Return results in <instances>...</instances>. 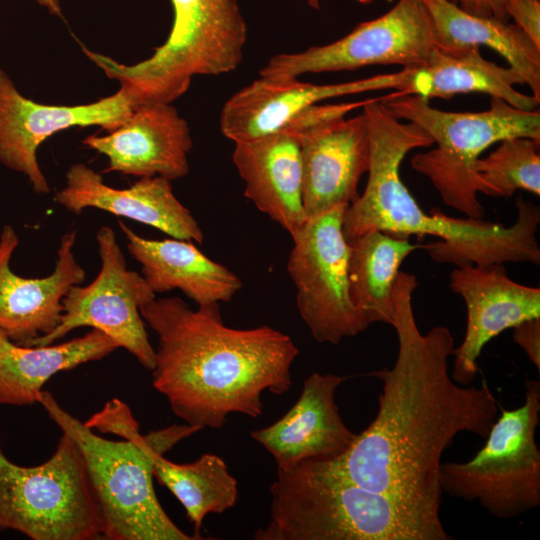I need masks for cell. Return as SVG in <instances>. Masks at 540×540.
<instances>
[{
	"instance_id": "obj_9",
	"label": "cell",
	"mask_w": 540,
	"mask_h": 540,
	"mask_svg": "<svg viewBox=\"0 0 540 540\" xmlns=\"http://www.w3.org/2000/svg\"><path fill=\"white\" fill-rule=\"evenodd\" d=\"M524 403L500 408L484 446L468 461L441 464L443 493L476 501L499 519H513L540 506V382L524 383Z\"/></svg>"
},
{
	"instance_id": "obj_28",
	"label": "cell",
	"mask_w": 540,
	"mask_h": 540,
	"mask_svg": "<svg viewBox=\"0 0 540 540\" xmlns=\"http://www.w3.org/2000/svg\"><path fill=\"white\" fill-rule=\"evenodd\" d=\"M499 143L474 166L483 194L506 198L517 190H525L539 196L540 141L519 136Z\"/></svg>"
},
{
	"instance_id": "obj_16",
	"label": "cell",
	"mask_w": 540,
	"mask_h": 540,
	"mask_svg": "<svg viewBox=\"0 0 540 540\" xmlns=\"http://www.w3.org/2000/svg\"><path fill=\"white\" fill-rule=\"evenodd\" d=\"M450 289L464 301L466 331L453 351L452 379L470 385L484 346L503 331L540 317V289L513 281L503 264L464 265L450 274Z\"/></svg>"
},
{
	"instance_id": "obj_6",
	"label": "cell",
	"mask_w": 540,
	"mask_h": 540,
	"mask_svg": "<svg viewBox=\"0 0 540 540\" xmlns=\"http://www.w3.org/2000/svg\"><path fill=\"white\" fill-rule=\"evenodd\" d=\"M173 23L166 41L133 65L82 47L136 105L171 104L197 75L235 70L243 58L247 25L237 0H170Z\"/></svg>"
},
{
	"instance_id": "obj_5",
	"label": "cell",
	"mask_w": 540,
	"mask_h": 540,
	"mask_svg": "<svg viewBox=\"0 0 540 540\" xmlns=\"http://www.w3.org/2000/svg\"><path fill=\"white\" fill-rule=\"evenodd\" d=\"M270 521L256 540H452L441 518L366 489L331 460L277 470Z\"/></svg>"
},
{
	"instance_id": "obj_3",
	"label": "cell",
	"mask_w": 540,
	"mask_h": 540,
	"mask_svg": "<svg viewBox=\"0 0 540 540\" xmlns=\"http://www.w3.org/2000/svg\"><path fill=\"white\" fill-rule=\"evenodd\" d=\"M370 138V164L365 189L343 215L347 242L370 231L408 239L431 235L441 241L422 245L431 259L456 267L476 264H540L536 233L540 208L518 197L517 219L511 226L482 218H453L439 208L426 213L404 185L401 163L408 152L433 144L419 125L397 118L382 97L361 107Z\"/></svg>"
},
{
	"instance_id": "obj_26",
	"label": "cell",
	"mask_w": 540,
	"mask_h": 540,
	"mask_svg": "<svg viewBox=\"0 0 540 540\" xmlns=\"http://www.w3.org/2000/svg\"><path fill=\"white\" fill-rule=\"evenodd\" d=\"M350 296L368 323L393 326L394 285L403 261L422 245L380 231H370L348 242Z\"/></svg>"
},
{
	"instance_id": "obj_13",
	"label": "cell",
	"mask_w": 540,
	"mask_h": 540,
	"mask_svg": "<svg viewBox=\"0 0 540 540\" xmlns=\"http://www.w3.org/2000/svg\"><path fill=\"white\" fill-rule=\"evenodd\" d=\"M366 100L316 105L300 137L302 200L307 218L349 206L370 164V138L363 113L345 118Z\"/></svg>"
},
{
	"instance_id": "obj_12",
	"label": "cell",
	"mask_w": 540,
	"mask_h": 540,
	"mask_svg": "<svg viewBox=\"0 0 540 540\" xmlns=\"http://www.w3.org/2000/svg\"><path fill=\"white\" fill-rule=\"evenodd\" d=\"M101 266L88 285L72 286L63 298L58 325L31 345H49L80 327L98 329L124 348L146 369L152 370L155 349L140 308L155 293L138 272L128 269L114 230L102 226L96 234Z\"/></svg>"
},
{
	"instance_id": "obj_17",
	"label": "cell",
	"mask_w": 540,
	"mask_h": 540,
	"mask_svg": "<svg viewBox=\"0 0 540 540\" xmlns=\"http://www.w3.org/2000/svg\"><path fill=\"white\" fill-rule=\"evenodd\" d=\"M314 108L274 132L234 142L232 161L245 183V196L290 235L308 219L302 200L300 137Z\"/></svg>"
},
{
	"instance_id": "obj_7",
	"label": "cell",
	"mask_w": 540,
	"mask_h": 540,
	"mask_svg": "<svg viewBox=\"0 0 540 540\" xmlns=\"http://www.w3.org/2000/svg\"><path fill=\"white\" fill-rule=\"evenodd\" d=\"M382 101L397 118L430 135L436 147L415 154L411 167L430 180L447 206L468 218L484 215L478 198L483 188L474 169L482 152L512 137L540 141L539 110L518 109L498 97H490L489 109L481 112L442 111L420 95L400 91Z\"/></svg>"
},
{
	"instance_id": "obj_15",
	"label": "cell",
	"mask_w": 540,
	"mask_h": 540,
	"mask_svg": "<svg viewBox=\"0 0 540 540\" xmlns=\"http://www.w3.org/2000/svg\"><path fill=\"white\" fill-rule=\"evenodd\" d=\"M417 70L402 68L395 73L337 84L260 77L227 100L220 115V129L233 142L246 141L280 129L322 100L384 89L412 94Z\"/></svg>"
},
{
	"instance_id": "obj_24",
	"label": "cell",
	"mask_w": 540,
	"mask_h": 540,
	"mask_svg": "<svg viewBox=\"0 0 540 540\" xmlns=\"http://www.w3.org/2000/svg\"><path fill=\"white\" fill-rule=\"evenodd\" d=\"M434 24L438 45L487 46L499 53L540 101V47L515 23L470 14L449 0H422Z\"/></svg>"
},
{
	"instance_id": "obj_32",
	"label": "cell",
	"mask_w": 540,
	"mask_h": 540,
	"mask_svg": "<svg viewBox=\"0 0 540 540\" xmlns=\"http://www.w3.org/2000/svg\"><path fill=\"white\" fill-rule=\"evenodd\" d=\"M39 5L45 7L52 15H61L60 0H36Z\"/></svg>"
},
{
	"instance_id": "obj_31",
	"label": "cell",
	"mask_w": 540,
	"mask_h": 540,
	"mask_svg": "<svg viewBox=\"0 0 540 540\" xmlns=\"http://www.w3.org/2000/svg\"><path fill=\"white\" fill-rule=\"evenodd\" d=\"M459 3L464 11L482 17L495 18L508 22L509 16L505 10L503 0H449Z\"/></svg>"
},
{
	"instance_id": "obj_25",
	"label": "cell",
	"mask_w": 540,
	"mask_h": 540,
	"mask_svg": "<svg viewBox=\"0 0 540 540\" xmlns=\"http://www.w3.org/2000/svg\"><path fill=\"white\" fill-rule=\"evenodd\" d=\"M423 78L422 97L450 99L457 94L485 93L498 97L522 110H535L540 101L514 88L523 84L511 67L486 60L478 46L446 48L437 45L426 65L420 69Z\"/></svg>"
},
{
	"instance_id": "obj_30",
	"label": "cell",
	"mask_w": 540,
	"mask_h": 540,
	"mask_svg": "<svg viewBox=\"0 0 540 540\" xmlns=\"http://www.w3.org/2000/svg\"><path fill=\"white\" fill-rule=\"evenodd\" d=\"M513 341L540 371V317L526 320L513 328Z\"/></svg>"
},
{
	"instance_id": "obj_27",
	"label": "cell",
	"mask_w": 540,
	"mask_h": 540,
	"mask_svg": "<svg viewBox=\"0 0 540 540\" xmlns=\"http://www.w3.org/2000/svg\"><path fill=\"white\" fill-rule=\"evenodd\" d=\"M153 475L183 505L197 539H204L200 534L204 518L209 513H224L238 498L236 478L230 474L225 461L215 454H203L186 464L171 462L158 454Z\"/></svg>"
},
{
	"instance_id": "obj_18",
	"label": "cell",
	"mask_w": 540,
	"mask_h": 540,
	"mask_svg": "<svg viewBox=\"0 0 540 540\" xmlns=\"http://www.w3.org/2000/svg\"><path fill=\"white\" fill-rule=\"evenodd\" d=\"M82 143L107 157L103 173L170 181L189 173L190 129L171 104L138 105L108 134L89 135Z\"/></svg>"
},
{
	"instance_id": "obj_1",
	"label": "cell",
	"mask_w": 540,
	"mask_h": 540,
	"mask_svg": "<svg viewBox=\"0 0 540 540\" xmlns=\"http://www.w3.org/2000/svg\"><path fill=\"white\" fill-rule=\"evenodd\" d=\"M417 285L413 274L398 273L392 326L397 357L392 368L371 373L382 382L377 414L331 462L358 485L440 518L444 452L460 433L486 438L500 407L485 382L464 386L452 379L455 346L447 327L420 332L412 307Z\"/></svg>"
},
{
	"instance_id": "obj_20",
	"label": "cell",
	"mask_w": 540,
	"mask_h": 540,
	"mask_svg": "<svg viewBox=\"0 0 540 540\" xmlns=\"http://www.w3.org/2000/svg\"><path fill=\"white\" fill-rule=\"evenodd\" d=\"M54 201L75 215L96 208L152 226L172 238L202 243L204 234L191 212L175 196L171 181L141 177L128 188L105 184L102 174L84 163L70 166Z\"/></svg>"
},
{
	"instance_id": "obj_14",
	"label": "cell",
	"mask_w": 540,
	"mask_h": 540,
	"mask_svg": "<svg viewBox=\"0 0 540 540\" xmlns=\"http://www.w3.org/2000/svg\"><path fill=\"white\" fill-rule=\"evenodd\" d=\"M135 107L120 89L88 104H41L25 97L0 68V162L25 175L36 193L48 194L50 187L37 160L39 146L75 126L96 125L111 131Z\"/></svg>"
},
{
	"instance_id": "obj_10",
	"label": "cell",
	"mask_w": 540,
	"mask_h": 540,
	"mask_svg": "<svg viewBox=\"0 0 540 540\" xmlns=\"http://www.w3.org/2000/svg\"><path fill=\"white\" fill-rule=\"evenodd\" d=\"M347 207L337 206L308 218L291 235L287 270L296 287L298 312L321 344L338 345L370 326L350 296L349 244L342 229Z\"/></svg>"
},
{
	"instance_id": "obj_21",
	"label": "cell",
	"mask_w": 540,
	"mask_h": 540,
	"mask_svg": "<svg viewBox=\"0 0 540 540\" xmlns=\"http://www.w3.org/2000/svg\"><path fill=\"white\" fill-rule=\"evenodd\" d=\"M346 379L312 373L285 415L251 432L252 438L273 456L277 469L310 460H332L353 444L358 434L346 426L335 401L336 391Z\"/></svg>"
},
{
	"instance_id": "obj_29",
	"label": "cell",
	"mask_w": 540,
	"mask_h": 540,
	"mask_svg": "<svg viewBox=\"0 0 540 540\" xmlns=\"http://www.w3.org/2000/svg\"><path fill=\"white\" fill-rule=\"evenodd\" d=\"M505 10L527 36L540 47L539 0H503Z\"/></svg>"
},
{
	"instance_id": "obj_22",
	"label": "cell",
	"mask_w": 540,
	"mask_h": 540,
	"mask_svg": "<svg viewBox=\"0 0 540 540\" xmlns=\"http://www.w3.org/2000/svg\"><path fill=\"white\" fill-rule=\"evenodd\" d=\"M118 225L129 254L141 265L152 291L181 290L198 306L228 303L242 288L239 277L181 239L153 240L135 233L123 221Z\"/></svg>"
},
{
	"instance_id": "obj_4",
	"label": "cell",
	"mask_w": 540,
	"mask_h": 540,
	"mask_svg": "<svg viewBox=\"0 0 540 540\" xmlns=\"http://www.w3.org/2000/svg\"><path fill=\"white\" fill-rule=\"evenodd\" d=\"M63 433L78 445L97 502L102 539L193 540L160 505L153 486L154 459L201 429L171 425L142 435L128 405L115 398L86 422L48 392L39 400Z\"/></svg>"
},
{
	"instance_id": "obj_8",
	"label": "cell",
	"mask_w": 540,
	"mask_h": 540,
	"mask_svg": "<svg viewBox=\"0 0 540 540\" xmlns=\"http://www.w3.org/2000/svg\"><path fill=\"white\" fill-rule=\"evenodd\" d=\"M0 530L32 540L102 539L101 519L83 455L66 433L45 462L25 467L0 445Z\"/></svg>"
},
{
	"instance_id": "obj_23",
	"label": "cell",
	"mask_w": 540,
	"mask_h": 540,
	"mask_svg": "<svg viewBox=\"0 0 540 540\" xmlns=\"http://www.w3.org/2000/svg\"><path fill=\"white\" fill-rule=\"evenodd\" d=\"M98 329L63 343L24 345L0 330V405L39 403L43 386L55 374L98 361L118 349Z\"/></svg>"
},
{
	"instance_id": "obj_33",
	"label": "cell",
	"mask_w": 540,
	"mask_h": 540,
	"mask_svg": "<svg viewBox=\"0 0 540 540\" xmlns=\"http://www.w3.org/2000/svg\"><path fill=\"white\" fill-rule=\"evenodd\" d=\"M308 5L313 9L320 8V0H307Z\"/></svg>"
},
{
	"instance_id": "obj_2",
	"label": "cell",
	"mask_w": 540,
	"mask_h": 540,
	"mask_svg": "<svg viewBox=\"0 0 540 540\" xmlns=\"http://www.w3.org/2000/svg\"><path fill=\"white\" fill-rule=\"evenodd\" d=\"M140 313L158 338L152 384L186 424L219 429L230 413L257 418L265 391L289 390L299 349L287 334L228 327L219 304L192 309L179 297H155Z\"/></svg>"
},
{
	"instance_id": "obj_34",
	"label": "cell",
	"mask_w": 540,
	"mask_h": 540,
	"mask_svg": "<svg viewBox=\"0 0 540 540\" xmlns=\"http://www.w3.org/2000/svg\"><path fill=\"white\" fill-rule=\"evenodd\" d=\"M355 1L358 2V3H361V4H366V3H369V2H371L373 0H355Z\"/></svg>"
},
{
	"instance_id": "obj_19",
	"label": "cell",
	"mask_w": 540,
	"mask_h": 540,
	"mask_svg": "<svg viewBox=\"0 0 540 540\" xmlns=\"http://www.w3.org/2000/svg\"><path fill=\"white\" fill-rule=\"evenodd\" d=\"M77 232H66L60 239L53 271L44 277L17 275L10 262L19 237L10 225L0 234V330L11 340L31 345L50 333L59 323L63 298L68 290L82 284L86 273L73 248Z\"/></svg>"
},
{
	"instance_id": "obj_11",
	"label": "cell",
	"mask_w": 540,
	"mask_h": 540,
	"mask_svg": "<svg viewBox=\"0 0 540 540\" xmlns=\"http://www.w3.org/2000/svg\"><path fill=\"white\" fill-rule=\"evenodd\" d=\"M437 45L434 24L423 1L398 0L388 12L358 24L335 42L273 56L259 74L281 80L370 65L421 69Z\"/></svg>"
}]
</instances>
